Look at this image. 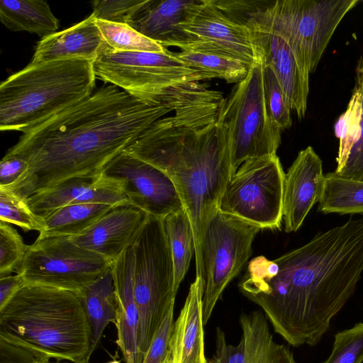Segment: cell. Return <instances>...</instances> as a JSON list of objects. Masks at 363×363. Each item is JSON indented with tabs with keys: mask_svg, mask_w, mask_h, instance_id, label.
<instances>
[{
	"mask_svg": "<svg viewBox=\"0 0 363 363\" xmlns=\"http://www.w3.org/2000/svg\"><path fill=\"white\" fill-rule=\"evenodd\" d=\"M210 102L201 89H179L143 100L116 86H103L23 133L6 154L24 160L28 169L6 188L26 200L65 179L99 177L155 122L172 112L200 109Z\"/></svg>",
	"mask_w": 363,
	"mask_h": 363,
	"instance_id": "1",
	"label": "cell"
},
{
	"mask_svg": "<svg viewBox=\"0 0 363 363\" xmlns=\"http://www.w3.org/2000/svg\"><path fill=\"white\" fill-rule=\"evenodd\" d=\"M363 272V216L269 260L248 263L239 284L289 345H315L354 293Z\"/></svg>",
	"mask_w": 363,
	"mask_h": 363,
	"instance_id": "2",
	"label": "cell"
},
{
	"mask_svg": "<svg viewBox=\"0 0 363 363\" xmlns=\"http://www.w3.org/2000/svg\"><path fill=\"white\" fill-rule=\"evenodd\" d=\"M220 106L174 113L155 122L125 151L164 172L173 182L193 230L196 278L205 284L203 242L232 176Z\"/></svg>",
	"mask_w": 363,
	"mask_h": 363,
	"instance_id": "3",
	"label": "cell"
},
{
	"mask_svg": "<svg viewBox=\"0 0 363 363\" xmlns=\"http://www.w3.org/2000/svg\"><path fill=\"white\" fill-rule=\"evenodd\" d=\"M0 337L41 358L87 362L91 328L73 291L25 284L0 309Z\"/></svg>",
	"mask_w": 363,
	"mask_h": 363,
	"instance_id": "4",
	"label": "cell"
},
{
	"mask_svg": "<svg viewBox=\"0 0 363 363\" xmlns=\"http://www.w3.org/2000/svg\"><path fill=\"white\" fill-rule=\"evenodd\" d=\"M96 79L86 60L30 63L0 84V130L26 132L91 95Z\"/></svg>",
	"mask_w": 363,
	"mask_h": 363,
	"instance_id": "5",
	"label": "cell"
},
{
	"mask_svg": "<svg viewBox=\"0 0 363 363\" xmlns=\"http://www.w3.org/2000/svg\"><path fill=\"white\" fill-rule=\"evenodd\" d=\"M133 290L139 313L138 345L144 357L174 306V269L162 219L149 216L132 244Z\"/></svg>",
	"mask_w": 363,
	"mask_h": 363,
	"instance_id": "6",
	"label": "cell"
},
{
	"mask_svg": "<svg viewBox=\"0 0 363 363\" xmlns=\"http://www.w3.org/2000/svg\"><path fill=\"white\" fill-rule=\"evenodd\" d=\"M261 57L225 98L218 121L225 125L232 175L246 160L277 154L281 130L269 117L264 101Z\"/></svg>",
	"mask_w": 363,
	"mask_h": 363,
	"instance_id": "7",
	"label": "cell"
},
{
	"mask_svg": "<svg viewBox=\"0 0 363 363\" xmlns=\"http://www.w3.org/2000/svg\"><path fill=\"white\" fill-rule=\"evenodd\" d=\"M359 0H280L266 11L274 30L308 72L316 69L335 30Z\"/></svg>",
	"mask_w": 363,
	"mask_h": 363,
	"instance_id": "8",
	"label": "cell"
},
{
	"mask_svg": "<svg viewBox=\"0 0 363 363\" xmlns=\"http://www.w3.org/2000/svg\"><path fill=\"white\" fill-rule=\"evenodd\" d=\"M93 65L97 79L143 100L176 84L214 78L208 72L189 67L168 50L121 52L106 43Z\"/></svg>",
	"mask_w": 363,
	"mask_h": 363,
	"instance_id": "9",
	"label": "cell"
},
{
	"mask_svg": "<svg viewBox=\"0 0 363 363\" xmlns=\"http://www.w3.org/2000/svg\"><path fill=\"white\" fill-rule=\"evenodd\" d=\"M284 177L277 154L246 160L228 180L218 210L262 229L279 228Z\"/></svg>",
	"mask_w": 363,
	"mask_h": 363,
	"instance_id": "10",
	"label": "cell"
},
{
	"mask_svg": "<svg viewBox=\"0 0 363 363\" xmlns=\"http://www.w3.org/2000/svg\"><path fill=\"white\" fill-rule=\"evenodd\" d=\"M111 267L104 257L74 243L67 236L37 238L17 269L25 284L78 292Z\"/></svg>",
	"mask_w": 363,
	"mask_h": 363,
	"instance_id": "11",
	"label": "cell"
},
{
	"mask_svg": "<svg viewBox=\"0 0 363 363\" xmlns=\"http://www.w3.org/2000/svg\"><path fill=\"white\" fill-rule=\"evenodd\" d=\"M261 230L255 224L219 210L211 218L204 235L202 252L204 325L225 287L251 256L253 240Z\"/></svg>",
	"mask_w": 363,
	"mask_h": 363,
	"instance_id": "12",
	"label": "cell"
},
{
	"mask_svg": "<svg viewBox=\"0 0 363 363\" xmlns=\"http://www.w3.org/2000/svg\"><path fill=\"white\" fill-rule=\"evenodd\" d=\"M101 175L115 182L130 204L163 218L184 208L171 179L162 170L123 150Z\"/></svg>",
	"mask_w": 363,
	"mask_h": 363,
	"instance_id": "13",
	"label": "cell"
},
{
	"mask_svg": "<svg viewBox=\"0 0 363 363\" xmlns=\"http://www.w3.org/2000/svg\"><path fill=\"white\" fill-rule=\"evenodd\" d=\"M269 4L250 13L241 23L248 28L262 63L274 70L291 110L302 119L307 109L310 72L298 62L288 43L274 30L266 11Z\"/></svg>",
	"mask_w": 363,
	"mask_h": 363,
	"instance_id": "14",
	"label": "cell"
},
{
	"mask_svg": "<svg viewBox=\"0 0 363 363\" xmlns=\"http://www.w3.org/2000/svg\"><path fill=\"white\" fill-rule=\"evenodd\" d=\"M185 40L177 48L182 51L203 52L229 57L250 67L260 57L248 28L226 16L211 0L202 6L185 26Z\"/></svg>",
	"mask_w": 363,
	"mask_h": 363,
	"instance_id": "15",
	"label": "cell"
},
{
	"mask_svg": "<svg viewBox=\"0 0 363 363\" xmlns=\"http://www.w3.org/2000/svg\"><path fill=\"white\" fill-rule=\"evenodd\" d=\"M239 320L238 344L228 343L224 332L217 328L216 351L207 363H296L289 348L274 341L263 312L243 313Z\"/></svg>",
	"mask_w": 363,
	"mask_h": 363,
	"instance_id": "16",
	"label": "cell"
},
{
	"mask_svg": "<svg viewBox=\"0 0 363 363\" xmlns=\"http://www.w3.org/2000/svg\"><path fill=\"white\" fill-rule=\"evenodd\" d=\"M148 217L145 211L129 203L118 204L84 232L69 238L112 263L133 244Z\"/></svg>",
	"mask_w": 363,
	"mask_h": 363,
	"instance_id": "17",
	"label": "cell"
},
{
	"mask_svg": "<svg viewBox=\"0 0 363 363\" xmlns=\"http://www.w3.org/2000/svg\"><path fill=\"white\" fill-rule=\"evenodd\" d=\"M325 175L320 157L311 146L300 151L285 173L283 220L286 233L296 232L319 201Z\"/></svg>",
	"mask_w": 363,
	"mask_h": 363,
	"instance_id": "18",
	"label": "cell"
},
{
	"mask_svg": "<svg viewBox=\"0 0 363 363\" xmlns=\"http://www.w3.org/2000/svg\"><path fill=\"white\" fill-rule=\"evenodd\" d=\"M26 201L33 213L43 219L67 205L103 203L116 206L129 203L118 185L101 174L96 178L65 179L29 196Z\"/></svg>",
	"mask_w": 363,
	"mask_h": 363,
	"instance_id": "19",
	"label": "cell"
},
{
	"mask_svg": "<svg viewBox=\"0 0 363 363\" xmlns=\"http://www.w3.org/2000/svg\"><path fill=\"white\" fill-rule=\"evenodd\" d=\"M204 0H145L128 25L163 47L177 45L186 39L185 26Z\"/></svg>",
	"mask_w": 363,
	"mask_h": 363,
	"instance_id": "20",
	"label": "cell"
},
{
	"mask_svg": "<svg viewBox=\"0 0 363 363\" xmlns=\"http://www.w3.org/2000/svg\"><path fill=\"white\" fill-rule=\"evenodd\" d=\"M116 301V344L125 363H143L138 345L139 313L133 290L132 245L111 263Z\"/></svg>",
	"mask_w": 363,
	"mask_h": 363,
	"instance_id": "21",
	"label": "cell"
},
{
	"mask_svg": "<svg viewBox=\"0 0 363 363\" xmlns=\"http://www.w3.org/2000/svg\"><path fill=\"white\" fill-rule=\"evenodd\" d=\"M339 138L335 174L363 181V56L357 60L355 83L347 110L335 125Z\"/></svg>",
	"mask_w": 363,
	"mask_h": 363,
	"instance_id": "22",
	"label": "cell"
},
{
	"mask_svg": "<svg viewBox=\"0 0 363 363\" xmlns=\"http://www.w3.org/2000/svg\"><path fill=\"white\" fill-rule=\"evenodd\" d=\"M104 45L96 19L91 14L72 27L42 38L30 63L73 59L93 62Z\"/></svg>",
	"mask_w": 363,
	"mask_h": 363,
	"instance_id": "23",
	"label": "cell"
},
{
	"mask_svg": "<svg viewBox=\"0 0 363 363\" xmlns=\"http://www.w3.org/2000/svg\"><path fill=\"white\" fill-rule=\"evenodd\" d=\"M204 287L196 278L174 321L169 345L172 363H207L203 319Z\"/></svg>",
	"mask_w": 363,
	"mask_h": 363,
	"instance_id": "24",
	"label": "cell"
},
{
	"mask_svg": "<svg viewBox=\"0 0 363 363\" xmlns=\"http://www.w3.org/2000/svg\"><path fill=\"white\" fill-rule=\"evenodd\" d=\"M76 294L90 325L92 354L99 345L107 325L116 323V301L111 267L97 280Z\"/></svg>",
	"mask_w": 363,
	"mask_h": 363,
	"instance_id": "25",
	"label": "cell"
},
{
	"mask_svg": "<svg viewBox=\"0 0 363 363\" xmlns=\"http://www.w3.org/2000/svg\"><path fill=\"white\" fill-rule=\"evenodd\" d=\"M0 21L11 31H26L42 38L57 32L59 20L40 0H1Z\"/></svg>",
	"mask_w": 363,
	"mask_h": 363,
	"instance_id": "26",
	"label": "cell"
},
{
	"mask_svg": "<svg viewBox=\"0 0 363 363\" xmlns=\"http://www.w3.org/2000/svg\"><path fill=\"white\" fill-rule=\"evenodd\" d=\"M113 206L103 203H77L61 207L43 219L44 229L38 238L77 235Z\"/></svg>",
	"mask_w": 363,
	"mask_h": 363,
	"instance_id": "27",
	"label": "cell"
},
{
	"mask_svg": "<svg viewBox=\"0 0 363 363\" xmlns=\"http://www.w3.org/2000/svg\"><path fill=\"white\" fill-rule=\"evenodd\" d=\"M162 223L172 256L177 292L195 252L193 230L184 208L169 213L162 218Z\"/></svg>",
	"mask_w": 363,
	"mask_h": 363,
	"instance_id": "28",
	"label": "cell"
},
{
	"mask_svg": "<svg viewBox=\"0 0 363 363\" xmlns=\"http://www.w3.org/2000/svg\"><path fill=\"white\" fill-rule=\"evenodd\" d=\"M318 211L324 213H363V181L325 175Z\"/></svg>",
	"mask_w": 363,
	"mask_h": 363,
	"instance_id": "29",
	"label": "cell"
},
{
	"mask_svg": "<svg viewBox=\"0 0 363 363\" xmlns=\"http://www.w3.org/2000/svg\"><path fill=\"white\" fill-rule=\"evenodd\" d=\"M175 56L189 67L212 74L228 83H238L243 80L250 66L238 60L217 54L181 51Z\"/></svg>",
	"mask_w": 363,
	"mask_h": 363,
	"instance_id": "30",
	"label": "cell"
},
{
	"mask_svg": "<svg viewBox=\"0 0 363 363\" xmlns=\"http://www.w3.org/2000/svg\"><path fill=\"white\" fill-rule=\"evenodd\" d=\"M102 37L108 46L121 52H156L167 50L147 38L128 24L112 23L96 19Z\"/></svg>",
	"mask_w": 363,
	"mask_h": 363,
	"instance_id": "31",
	"label": "cell"
},
{
	"mask_svg": "<svg viewBox=\"0 0 363 363\" xmlns=\"http://www.w3.org/2000/svg\"><path fill=\"white\" fill-rule=\"evenodd\" d=\"M262 80L266 108L269 117L281 130L292 125L291 108L272 68L263 64Z\"/></svg>",
	"mask_w": 363,
	"mask_h": 363,
	"instance_id": "32",
	"label": "cell"
},
{
	"mask_svg": "<svg viewBox=\"0 0 363 363\" xmlns=\"http://www.w3.org/2000/svg\"><path fill=\"white\" fill-rule=\"evenodd\" d=\"M0 220L14 224L26 231L44 229V220L33 213L26 200L6 187L0 186Z\"/></svg>",
	"mask_w": 363,
	"mask_h": 363,
	"instance_id": "33",
	"label": "cell"
},
{
	"mask_svg": "<svg viewBox=\"0 0 363 363\" xmlns=\"http://www.w3.org/2000/svg\"><path fill=\"white\" fill-rule=\"evenodd\" d=\"M323 363H363V323L336 333L331 354Z\"/></svg>",
	"mask_w": 363,
	"mask_h": 363,
	"instance_id": "34",
	"label": "cell"
},
{
	"mask_svg": "<svg viewBox=\"0 0 363 363\" xmlns=\"http://www.w3.org/2000/svg\"><path fill=\"white\" fill-rule=\"evenodd\" d=\"M0 220V278L17 270L28 246L13 227Z\"/></svg>",
	"mask_w": 363,
	"mask_h": 363,
	"instance_id": "35",
	"label": "cell"
},
{
	"mask_svg": "<svg viewBox=\"0 0 363 363\" xmlns=\"http://www.w3.org/2000/svg\"><path fill=\"white\" fill-rule=\"evenodd\" d=\"M145 0H96L91 2L92 15L97 20L128 24Z\"/></svg>",
	"mask_w": 363,
	"mask_h": 363,
	"instance_id": "36",
	"label": "cell"
},
{
	"mask_svg": "<svg viewBox=\"0 0 363 363\" xmlns=\"http://www.w3.org/2000/svg\"><path fill=\"white\" fill-rule=\"evenodd\" d=\"M174 306L169 309L155 333L143 363H162L169 354L174 324Z\"/></svg>",
	"mask_w": 363,
	"mask_h": 363,
	"instance_id": "37",
	"label": "cell"
},
{
	"mask_svg": "<svg viewBox=\"0 0 363 363\" xmlns=\"http://www.w3.org/2000/svg\"><path fill=\"white\" fill-rule=\"evenodd\" d=\"M43 359L45 358H41L31 350L0 337V363H38Z\"/></svg>",
	"mask_w": 363,
	"mask_h": 363,
	"instance_id": "38",
	"label": "cell"
},
{
	"mask_svg": "<svg viewBox=\"0 0 363 363\" xmlns=\"http://www.w3.org/2000/svg\"><path fill=\"white\" fill-rule=\"evenodd\" d=\"M27 162L17 155L6 154L0 164V186L9 187L27 170Z\"/></svg>",
	"mask_w": 363,
	"mask_h": 363,
	"instance_id": "39",
	"label": "cell"
},
{
	"mask_svg": "<svg viewBox=\"0 0 363 363\" xmlns=\"http://www.w3.org/2000/svg\"><path fill=\"white\" fill-rule=\"evenodd\" d=\"M24 284V280L19 274L0 278V309L6 305Z\"/></svg>",
	"mask_w": 363,
	"mask_h": 363,
	"instance_id": "40",
	"label": "cell"
},
{
	"mask_svg": "<svg viewBox=\"0 0 363 363\" xmlns=\"http://www.w3.org/2000/svg\"><path fill=\"white\" fill-rule=\"evenodd\" d=\"M162 363H172L171 354H170V350H169V354H167V356L166 357L165 359L164 360V362Z\"/></svg>",
	"mask_w": 363,
	"mask_h": 363,
	"instance_id": "41",
	"label": "cell"
},
{
	"mask_svg": "<svg viewBox=\"0 0 363 363\" xmlns=\"http://www.w3.org/2000/svg\"><path fill=\"white\" fill-rule=\"evenodd\" d=\"M38 363H60V362H50V359H45L40 360ZM62 363H66V362H62Z\"/></svg>",
	"mask_w": 363,
	"mask_h": 363,
	"instance_id": "42",
	"label": "cell"
},
{
	"mask_svg": "<svg viewBox=\"0 0 363 363\" xmlns=\"http://www.w3.org/2000/svg\"><path fill=\"white\" fill-rule=\"evenodd\" d=\"M108 363H121V362L119 361H118V360H113V361H111V362H109Z\"/></svg>",
	"mask_w": 363,
	"mask_h": 363,
	"instance_id": "43",
	"label": "cell"
},
{
	"mask_svg": "<svg viewBox=\"0 0 363 363\" xmlns=\"http://www.w3.org/2000/svg\"><path fill=\"white\" fill-rule=\"evenodd\" d=\"M77 363H91L89 361L87 362H77Z\"/></svg>",
	"mask_w": 363,
	"mask_h": 363,
	"instance_id": "44",
	"label": "cell"
}]
</instances>
